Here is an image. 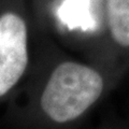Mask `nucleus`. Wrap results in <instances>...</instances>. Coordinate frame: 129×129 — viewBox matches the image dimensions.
I'll use <instances>...</instances> for the list:
<instances>
[{"instance_id":"obj_1","label":"nucleus","mask_w":129,"mask_h":129,"mask_svg":"<svg viewBox=\"0 0 129 129\" xmlns=\"http://www.w3.org/2000/svg\"><path fill=\"white\" fill-rule=\"evenodd\" d=\"M104 80L85 63L66 60L58 63L44 85L39 107L54 124H69L83 116L101 97Z\"/></svg>"},{"instance_id":"obj_2","label":"nucleus","mask_w":129,"mask_h":129,"mask_svg":"<svg viewBox=\"0 0 129 129\" xmlns=\"http://www.w3.org/2000/svg\"><path fill=\"white\" fill-rule=\"evenodd\" d=\"M29 63L28 27L15 11L0 14V99L21 81Z\"/></svg>"},{"instance_id":"obj_3","label":"nucleus","mask_w":129,"mask_h":129,"mask_svg":"<svg viewBox=\"0 0 129 129\" xmlns=\"http://www.w3.org/2000/svg\"><path fill=\"white\" fill-rule=\"evenodd\" d=\"M106 14L112 39L129 47V0H106Z\"/></svg>"}]
</instances>
